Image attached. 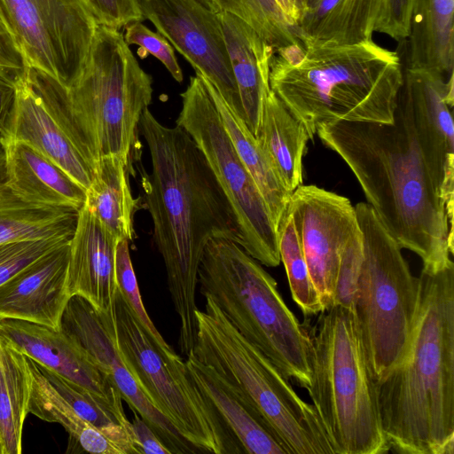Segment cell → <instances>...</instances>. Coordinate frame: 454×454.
<instances>
[{
	"label": "cell",
	"mask_w": 454,
	"mask_h": 454,
	"mask_svg": "<svg viewBox=\"0 0 454 454\" xmlns=\"http://www.w3.org/2000/svg\"><path fill=\"white\" fill-rule=\"evenodd\" d=\"M316 135L347 163L401 248L419 256L422 271L454 264V207L419 145L403 84L392 123L338 121L321 123Z\"/></svg>",
	"instance_id": "6da1fadb"
},
{
	"label": "cell",
	"mask_w": 454,
	"mask_h": 454,
	"mask_svg": "<svg viewBox=\"0 0 454 454\" xmlns=\"http://www.w3.org/2000/svg\"><path fill=\"white\" fill-rule=\"evenodd\" d=\"M138 128L151 161V172L141 175L145 204L179 318L178 345L187 356L196 340V290L204 249L218 238L239 244V228L225 194L192 137L177 124H162L148 108Z\"/></svg>",
	"instance_id": "7a4b0ae2"
},
{
	"label": "cell",
	"mask_w": 454,
	"mask_h": 454,
	"mask_svg": "<svg viewBox=\"0 0 454 454\" xmlns=\"http://www.w3.org/2000/svg\"><path fill=\"white\" fill-rule=\"evenodd\" d=\"M416 316L400 360L375 382L390 450L454 453V264L421 270Z\"/></svg>",
	"instance_id": "3957f363"
},
{
	"label": "cell",
	"mask_w": 454,
	"mask_h": 454,
	"mask_svg": "<svg viewBox=\"0 0 454 454\" xmlns=\"http://www.w3.org/2000/svg\"><path fill=\"white\" fill-rule=\"evenodd\" d=\"M269 80L313 140L321 123H392L403 66L397 51L372 39L329 47L295 44L274 51Z\"/></svg>",
	"instance_id": "277c9868"
},
{
	"label": "cell",
	"mask_w": 454,
	"mask_h": 454,
	"mask_svg": "<svg viewBox=\"0 0 454 454\" xmlns=\"http://www.w3.org/2000/svg\"><path fill=\"white\" fill-rule=\"evenodd\" d=\"M26 74L93 170L96 161L107 155L130 159L153 89L152 76L141 67L120 30L98 26L84 67L67 87L31 67Z\"/></svg>",
	"instance_id": "5b68a950"
},
{
	"label": "cell",
	"mask_w": 454,
	"mask_h": 454,
	"mask_svg": "<svg viewBox=\"0 0 454 454\" xmlns=\"http://www.w3.org/2000/svg\"><path fill=\"white\" fill-rule=\"evenodd\" d=\"M200 291L288 380L308 388L311 376L309 331L282 299L276 280L235 241L206 246L199 268Z\"/></svg>",
	"instance_id": "8992f818"
},
{
	"label": "cell",
	"mask_w": 454,
	"mask_h": 454,
	"mask_svg": "<svg viewBox=\"0 0 454 454\" xmlns=\"http://www.w3.org/2000/svg\"><path fill=\"white\" fill-rule=\"evenodd\" d=\"M312 332L307 388L333 454L390 450L353 312L334 305L321 311Z\"/></svg>",
	"instance_id": "52a82bcc"
},
{
	"label": "cell",
	"mask_w": 454,
	"mask_h": 454,
	"mask_svg": "<svg viewBox=\"0 0 454 454\" xmlns=\"http://www.w3.org/2000/svg\"><path fill=\"white\" fill-rule=\"evenodd\" d=\"M196 311L192 353L211 367L262 419L286 454H333L312 405L229 322L209 296Z\"/></svg>",
	"instance_id": "ba28073f"
},
{
	"label": "cell",
	"mask_w": 454,
	"mask_h": 454,
	"mask_svg": "<svg viewBox=\"0 0 454 454\" xmlns=\"http://www.w3.org/2000/svg\"><path fill=\"white\" fill-rule=\"evenodd\" d=\"M363 235L364 259L352 312L364 356L376 381L400 360L413 326L419 278L372 207L355 206Z\"/></svg>",
	"instance_id": "9c48e42d"
},
{
	"label": "cell",
	"mask_w": 454,
	"mask_h": 454,
	"mask_svg": "<svg viewBox=\"0 0 454 454\" xmlns=\"http://www.w3.org/2000/svg\"><path fill=\"white\" fill-rule=\"evenodd\" d=\"M114 325L118 349L140 389L199 451L232 453L214 410L189 376L185 361L165 358L136 319L117 287Z\"/></svg>",
	"instance_id": "30bf717a"
},
{
	"label": "cell",
	"mask_w": 454,
	"mask_h": 454,
	"mask_svg": "<svg viewBox=\"0 0 454 454\" xmlns=\"http://www.w3.org/2000/svg\"><path fill=\"white\" fill-rule=\"evenodd\" d=\"M181 98L176 122L197 144L225 194L238 224L239 245L261 264L278 266V229L222 123L200 74L191 76Z\"/></svg>",
	"instance_id": "8fae6325"
},
{
	"label": "cell",
	"mask_w": 454,
	"mask_h": 454,
	"mask_svg": "<svg viewBox=\"0 0 454 454\" xmlns=\"http://www.w3.org/2000/svg\"><path fill=\"white\" fill-rule=\"evenodd\" d=\"M27 67L65 87L81 74L98 23L82 0H0Z\"/></svg>",
	"instance_id": "7c38bea8"
},
{
	"label": "cell",
	"mask_w": 454,
	"mask_h": 454,
	"mask_svg": "<svg viewBox=\"0 0 454 454\" xmlns=\"http://www.w3.org/2000/svg\"><path fill=\"white\" fill-rule=\"evenodd\" d=\"M150 20L196 73L207 78L244 120L218 12L207 0H138Z\"/></svg>",
	"instance_id": "4fadbf2b"
},
{
	"label": "cell",
	"mask_w": 454,
	"mask_h": 454,
	"mask_svg": "<svg viewBox=\"0 0 454 454\" xmlns=\"http://www.w3.org/2000/svg\"><path fill=\"white\" fill-rule=\"evenodd\" d=\"M292 215L312 283L323 310L333 303L341 254L360 231L355 207L341 195L316 185H300L286 209Z\"/></svg>",
	"instance_id": "5bb4252c"
},
{
	"label": "cell",
	"mask_w": 454,
	"mask_h": 454,
	"mask_svg": "<svg viewBox=\"0 0 454 454\" xmlns=\"http://www.w3.org/2000/svg\"><path fill=\"white\" fill-rule=\"evenodd\" d=\"M61 329L112 379L122 400L152 427L172 454L197 452L148 400L123 362L116 342L114 308L99 312L83 298L72 296L62 316Z\"/></svg>",
	"instance_id": "9a60e30c"
},
{
	"label": "cell",
	"mask_w": 454,
	"mask_h": 454,
	"mask_svg": "<svg viewBox=\"0 0 454 454\" xmlns=\"http://www.w3.org/2000/svg\"><path fill=\"white\" fill-rule=\"evenodd\" d=\"M403 87L419 145L440 181L446 203L454 207V76L445 81L427 71L403 67Z\"/></svg>",
	"instance_id": "2e32d148"
},
{
	"label": "cell",
	"mask_w": 454,
	"mask_h": 454,
	"mask_svg": "<svg viewBox=\"0 0 454 454\" xmlns=\"http://www.w3.org/2000/svg\"><path fill=\"white\" fill-rule=\"evenodd\" d=\"M70 239L0 286V319H18L61 329L62 316L71 298L67 286Z\"/></svg>",
	"instance_id": "e0dca14e"
},
{
	"label": "cell",
	"mask_w": 454,
	"mask_h": 454,
	"mask_svg": "<svg viewBox=\"0 0 454 454\" xmlns=\"http://www.w3.org/2000/svg\"><path fill=\"white\" fill-rule=\"evenodd\" d=\"M0 334L40 365L123 409L121 395L112 379L62 329L2 318Z\"/></svg>",
	"instance_id": "ac0fdd59"
},
{
	"label": "cell",
	"mask_w": 454,
	"mask_h": 454,
	"mask_svg": "<svg viewBox=\"0 0 454 454\" xmlns=\"http://www.w3.org/2000/svg\"><path fill=\"white\" fill-rule=\"evenodd\" d=\"M119 239L83 205L70 239L67 286L98 311L114 308L117 290L115 250Z\"/></svg>",
	"instance_id": "d6986e66"
},
{
	"label": "cell",
	"mask_w": 454,
	"mask_h": 454,
	"mask_svg": "<svg viewBox=\"0 0 454 454\" xmlns=\"http://www.w3.org/2000/svg\"><path fill=\"white\" fill-rule=\"evenodd\" d=\"M16 98L1 144L22 141L62 168L85 190L93 177V168L74 145L49 113L31 86L26 73L15 82Z\"/></svg>",
	"instance_id": "ffe728a7"
},
{
	"label": "cell",
	"mask_w": 454,
	"mask_h": 454,
	"mask_svg": "<svg viewBox=\"0 0 454 454\" xmlns=\"http://www.w3.org/2000/svg\"><path fill=\"white\" fill-rule=\"evenodd\" d=\"M185 360L190 378L216 414L233 453L286 454L260 416L192 351Z\"/></svg>",
	"instance_id": "44dd1931"
},
{
	"label": "cell",
	"mask_w": 454,
	"mask_h": 454,
	"mask_svg": "<svg viewBox=\"0 0 454 454\" xmlns=\"http://www.w3.org/2000/svg\"><path fill=\"white\" fill-rule=\"evenodd\" d=\"M227 52L244 114V121L255 137L265 99L270 90V64L274 49L236 16L218 12Z\"/></svg>",
	"instance_id": "7402d4cb"
},
{
	"label": "cell",
	"mask_w": 454,
	"mask_h": 454,
	"mask_svg": "<svg viewBox=\"0 0 454 454\" xmlns=\"http://www.w3.org/2000/svg\"><path fill=\"white\" fill-rule=\"evenodd\" d=\"M27 359L32 372L28 411L42 420L64 427L69 437L67 452L79 449V451L97 454H138L131 427L100 429L93 426L61 396L36 362Z\"/></svg>",
	"instance_id": "603a6c76"
},
{
	"label": "cell",
	"mask_w": 454,
	"mask_h": 454,
	"mask_svg": "<svg viewBox=\"0 0 454 454\" xmlns=\"http://www.w3.org/2000/svg\"><path fill=\"white\" fill-rule=\"evenodd\" d=\"M2 145L7 182L24 199L77 210L84 205L86 190L55 162L22 141L10 140Z\"/></svg>",
	"instance_id": "cb8c5ba5"
},
{
	"label": "cell",
	"mask_w": 454,
	"mask_h": 454,
	"mask_svg": "<svg viewBox=\"0 0 454 454\" xmlns=\"http://www.w3.org/2000/svg\"><path fill=\"white\" fill-rule=\"evenodd\" d=\"M382 0H314L294 33L303 47L349 45L372 39Z\"/></svg>",
	"instance_id": "d4e9b609"
},
{
	"label": "cell",
	"mask_w": 454,
	"mask_h": 454,
	"mask_svg": "<svg viewBox=\"0 0 454 454\" xmlns=\"http://www.w3.org/2000/svg\"><path fill=\"white\" fill-rule=\"evenodd\" d=\"M406 67L454 76V0H413Z\"/></svg>",
	"instance_id": "484cf974"
},
{
	"label": "cell",
	"mask_w": 454,
	"mask_h": 454,
	"mask_svg": "<svg viewBox=\"0 0 454 454\" xmlns=\"http://www.w3.org/2000/svg\"><path fill=\"white\" fill-rule=\"evenodd\" d=\"M79 210L24 199L7 182L4 150L0 152V243L72 237Z\"/></svg>",
	"instance_id": "4316f807"
},
{
	"label": "cell",
	"mask_w": 454,
	"mask_h": 454,
	"mask_svg": "<svg viewBox=\"0 0 454 454\" xmlns=\"http://www.w3.org/2000/svg\"><path fill=\"white\" fill-rule=\"evenodd\" d=\"M129 159L107 155L96 161L84 206L115 238L132 241L137 200L129 181Z\"/></svg>",
	"instance_id": "83f0119b"
},
{
	"label": "cell",
	"mask_w": 454,
	"mask_h": 454,
	"mask_svg": "<svg viewBox=\"0 0 454 454\" xmlns=\"http://www.w3.org/2000/svg\"><path fill=\"white\" fill-rule=\"evenodd\" d=\"M202 77L222 123L241 161L258 186L278 229L286 212L292 192L284 185L244 120L227 104L218 90Z\"/></svg>",
	"instance_id": "f1b7e54d"
},
{
	"label": "cell",
	"mask_w": 454,
	"mask_h": 454,
	"mask_svg": "<svg viewBox=\"0 0 454 454\" xmlns=\"http://www.w3.org/2000/svg\"><path fill=\"white\" fill-rule=\"evenodd\" d=\"M255 138L286 188L302 184V157L309 140L303 125L270 90Z\"/></svg>",
	"instance_id": "f546056e"
},
{
	"label": "cell",
	"mask_w": 454,
	"mask_h": 454,
	"mask_svg": "<svg viewBox=\"0 0 454 454\" xmlns=\"http://www.w3.org/2000/svg\"><path fill=\"white\" fill-rule=\"evenodd\" d=\"M31 385L27 356L0 334V454L22 452Z\"/></svg>",
	"instance_id": "4dcf8cb0"
},
{
	"label": "cell",
	"mask_w": 454,
	"mask_h": 454,
	"mask_svg": "<svg viewBox=\"0 0 454 454\" xmlns=\"http://www.w3.org/2000/svg\"><path fill=\"white\" fill-rule=\"evenodd\" d=\"M278 239L293 300L305 316L319 314L323 311L321 301L310 278L294 219L287 210L278 226Z\"/></svg>",
	"instance_id": "1f68e13d"
},
{
	"label": "cell",
	"mask_w": 454,
	"mask_h": 454,
	"mask_svg": "<svg viewBox=\"0 0 454 454\" xmlns=\"http://www.w3.org/2000/svg\"><path fill=\"white\" fill-rule=\"evenodd\" d=\"M217 12L236 16L274 51L301 44L274 0H212Z\"/></svg>",
	"instance_id": "d6a6232c"
},
{
	"label": "cell",
	"mask_w": 454,
	"mask_h": 454,
	"mask_svg": "<svg viewBox=\"0 0 454 454\" xmlns=\"http://www.w3.org/2000/svg\"><path fill=\"white\" fill-rule=\"evenodd\" d=\"M37 364L43 374L61 396L82 418L93 426L100 429H110L117 426L131 427V422L127 419L124 409L114 406L56 372Z\"/></svg>",
	"instance_id": "836d02e7"
},
{
	"label": "cell",
	"mask_w": 454,
	"mask_h": 454,
	"mask_svg": "<svg viewBox=\"0 0 454 454\" xmlns=\"http://www.w3.org/2000/svg\"><path fill=\"white\" fill-rule=\"evenodd\" d=\"M129 240L120 239L116 246L115 275L117 287L132 314L144 328L159 352L167 359H176L180 356L176 353L175 349L161 336L144 306L129 254Z\"/></svg>",
	"instance_id": "e575fe53"
},
{
	"label": "cell",
	"mask_w": 454,
	"mask_h": 454,
	"mask_svg": "<svg viewBox=\"0 0 454 454\" xmlns=\"http://www.w3.org/2000/svg\"><path fill=\"white\" fill-rule=\"evenodd\" d=\"M71 237L23 239L0 243V286Z\"/></svg>",
	"instance_id": "d590c367"
},
{
	"label": "cell",
	"mask_w": 454,
	"mask_h": 454,
	"mask_svg": "<svg viewBox=\"0 0 454 454\" xmlns=\"http://www.w3.org/2000/svg\"><path fill=\"white\" fill-rule=\"evenodd\" d=\"M124 40L129 45H137V54L141 59L149 54L159 59L171 76L178 82L184 75L176 59L175 50L170 43L159 32L149 29L141 21H134L124 27Z\"/></svg>",
	"instance_id": "8d00e7d4"
},
{
	"label": "cell",
	"mask_w": 454,
	"mask_h": 454,
	"mask_svg": "<svg viewBox=\"0 0 454 454\" xmlns=\"http://www.w3.org/2000/svg\"><path fill=\"white\" fill-rule=\"evenodd\" d=\"M363 259V235L360 230L350 239L341 254L332 306L339 305L352 311Z\"/></svg>",
	"instance_id": "74e56055"
},
{
	"label": "cell",
	"mask_w": 454,
	"mask_h": 454,
	"mask_svg": "<svg viewBox=\"0 0 454 454\" xmlns=\"http://www.w3.org/2000/svg\"><path fill=\"white\" fill-rule=\"evenodd\" d=\"M98 25L116 29L142 21L138 0H82Z\"/></svg>",
	"instance_id": "f35d334b"
},
{
	"label": "cell",
	"mask_w": 454,
	"mask_h": 454,
	"mask_svg": "<svg viewBox=\"0 0 454 454\" xmlns=\"http://www.w3.org/2000/svg\"><path fill=\"white\" fill-rule=\"evenodd\" d=\"M413 0H382L375 32L385 34L395 41H405L409 35Z\"/></svg>",
	"instance_id": "ab89813d"
},
{
	"label": "cell",
	"mask_w": 454,
	"mask_h": 454,
	"mask_svg": "<svg viewBox=\"0 0 454 454\" xmlns=\"http://www.w3.org/2000/svg\"><path fill=\"white\" fill-rule=\"evenodd\" d=\"M0 60L15 80L27 71V65L15 35L0 8Z\"/></svg>",
	"instance_id": "60d3db41"
},
{
	"label": "cell",
	"mask_w": 454,
	"mask_h": 454,
	"mask_svg": "<svg viewBox=\"0 0 454 454\" xmlns=\"http://www.w3.org/2000/svg\"><path fill=\"white\" fill-rule=\"evenodd\" d=\"M131 422V431L138 454H172L156 433L136 412Z\"/></svg>",
	"instance_id": "b9f144b4"
},
{
	"label": "cell",
	"mask_w": 454,
	"mask_h": 454,
	"mask_svg": "<svg viewBox=\"0 0 454 454\" xmlns=\"http://www.w3.org/2000/svg\"><path fill=\"white\" fill-rule=\"evenodd\" d=\"M15 98V81L0 73V136L5 129Z\"/></svg>",
	"instance_id": "7bdbcfd3"
},
{
	"label": "cell",
	"mask_w": 454,
	"mask_h": 454,
	"mask_svg": "<svg viewBox=\"0 0 454 454\" xmlns=\"http://www.w3.org/2000/svg\"><path fill=\"white\" fill-rule=\"evenodd\" d=\"M294 30L301 15V0H274Z\"/></svg>",
	"instance_id": "ee69618b"
},
{
	"label": "cell",
	"mask_w": 454,
	"mask_h": 454,
	"mask_svg": "<svg viewBox=\"0 0 454 454\" xmlns=\"http://www.w3.org/2000/svg\"><path fill=\"white\" fill-rule=\"evenodd\" d=\"M0 73L13 79L14 81H16L14 76L11 74V72L6 68V67L3 64V62L1 60H0Z\"/></svg>",
	"instance_id": "f6af8a7d"
},
{
	"label": "cell",
	"mask_w": 454,
	"mask_h": 454,
	"mask_svg": "<svg viewBox=\"0 0 454 454\" xmlns=\"http://www.w3.org/2000/svg\"><path fill=\"white\" fill-rule=\"evenodd\" d=\"M207 2L212 5V7H213L215 11H217V10H216V8H215V5H214V3H213V1H212V0H207Z\"/></svg>",
	"instance_id": "bcb514c9"
},
{
	"label": "cell",
	"mask_w": 454,
	"mask_h": 454,
	"mask_svg": "<svg viewBox=\"0 0 454 454\" xmlns=\"http://www.w3.org/2000/svg\"><path fill=\"white\" fill-rule=\"evenodd\" d=\"M2 150H4V147H3L2 144H1V141H0V152H1Z\"/></svg>",
	"instance_id": "7dc6e473"
}]
</instances>
